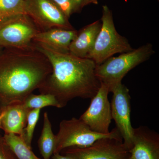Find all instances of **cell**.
<instances>
[{"mask_svg":"<svg viewBox=\"0 0 159 159\" xmlns=\"http://www.w3.org/2000/svg\"><path fill=\"white\" fill-rule=\"evenodd\" d=\"M101 24V21L97 20L78 31L77 36L70 45L69 53L80 58H86L93 47Z\"/></svg>","mask_w":159,"mask_h":159,"instance_id":"obj_13","label":"cell"},{"mask_svg":"<svg viewBox=\"0 0 159 159\" xmlns=\"http://www.w3.org/2000/svg\"><path fill=\"white\" fill-rule=\"evenodd\" d=\"M129 159H159V134L145 126L134 128Z\"/></svg>","mask_w":159,"mask_h":159,"instance_id":"obj_11","label":"cell"},{"mask_svg":"<svg viewBox=\"0 0 159 159\" xmlns=\"http://www.w3.org/2000/svg\"><path fill=\"white\" fill-rule=\"evenodd\" d=\"M70 3L71 14L79 12L82 9L81 5L83 0H70Z\"/></svg>","mask_w":159,"mask_h":159,"instance_id":"obj_22","label":"cell"},{"mask_svg":"<svg viewBox=\"0 0 159 159\" xmlns=\"http://www.w3.org/2000/svg\"><path fill=\"white\" fill-rule=\"evenodd\" d=\"M33 43L52 67V73L39 89L41 94L53 95L61 108L74 98L92 99L96 95L101 83L96 76L97 65L93 61L57 53Z\"/></svg>","mask_w":159,"mask_h":159,"instance_id":"obj_2","label":"cell"},{"mask_svg":"<svg viewBox=\"0 0 159 159\" xmlns=\"http://www.w3.org/2000/svg\"><path fill=\"white\" fill-rule=\"evenodd\" d=\"M3 115H4V113L2 111L0 114V125H1V120H2V118Z\"/></svg>","mask_w":159,"mask_h":159,"instance_id":"obj_25","label":"cell"},{"mask_svg":"<svg viewBox=\"0 0 159 159\" xmlns=\"http://www.w3.org/2000/svg\"><path fill=\"white\" fill-rule=\"evenodd\" d=\"M52 71L49 60L34 45L28 49L4 48L0 55V114L9 106L23 103Z\"/></svg>","mask_w":159,"mask_h":159,"instance_id":"obj_1","label":"cell"},{"mask_svg":"<svg viewBox=\"0 0 159 159\" xmlns=\"http://www.w3.org/2000/svg\"><path fill=\"white\" fill-rule=\"evenodd\" d=\"M25 11L40 31L55 28L75 29L68 18L52 0H26Z\"/></svg>","mask_w":159,"mask_h":159,"instance_id":"obj_7","label":"cell"},{"mask_svg":"<svg viewBox=\"0 0 159 159\" xmlns=\"http://www.w3.org/2000/svg\"><path fill=\"white\" fill-rule=\"evenodd\" d=\"M101 27L93 47L86 58L101 64L115 54L133 50L126 38L118 33L114 24L112 11L107 5L102 6Z\"/></svg>","mask_w":159,"mask_h":159,"instance_id":"obj_4","label":"cell"},{"mask_svg":"<svg viewBox=\"0 0 159 159\" xmlns=\"http://www.w3.org/2000/svg\"><path fill=\"white\" fill-rule=\"evenodd\" d=\"M105 138L122 140L116 127L108 134H99L91 130L80 119L73 118L69 120H63L60 123L59 131L56 135L54 154L60 153L64 149L71 147H88L97 140Z\"/></svg>","mask_w":159,"mask_h":159,"instance_id":"obj_5","label":"cell"},{"mask_svg":"<svg viewBox=\"0 0 159 159\" xmlns=\"http://www.w3.org/2000/svg\"><path fill=\"white\" fill-rule=\"evenodd\" d=\"M154 53L153 46L148 43L117 57L112 56L97 66L96 76L101 83L107 85L109 90L122 82L129 71L148 60Z\"/></svg>","mask_w":159,"mask_h":159,"instance_id":"obj_3","label":"cell"},{"mask_svg":"<svg viewBox=\"0 0 159 159\" xmlns=\"http://www.w3.org/2000/svg\"><path fill=\"white\" fill-rule=\"evenodd\" d=\"M74 159H129V151L120 139L105 138L84 148L71 147L60 152Z\"/></svg>","mask_w":159,"mask_h":159,"instance_id":"obj_9","label":"cell"},{"mask_svg":"<svg viewBox=\"0 0 159 159\" xmlns=\"http://www.w3.org/2000/svg\"><path fill=\"white\" fill-rule=\"evenodd\" d=\"M109 92L113 93L111 102L112 118L116 122L123 143L129 151L133 146L134 128L131 122L129 90L121 82L111 87Z\"/></svg>","mask_w":159,"mask_h":159,"instance_id":"obj_8","label":"cell"},{"mask_svg":"<svg viewBox=\"0 0 159 159\" xmlns=\"http://www.w3.org/2000/svg\"><path fill=\"white\" fill-rule=\"evenodd\" d=\"M26 0H0V22L20 14H26Z\"/></svg>","mask_w":159,"mask_h":159,"instance_id":"obj_18","label":"cell"},{"mask_svg":"<svg viewBox=\"0 0 159 159\" xmlns=\"http://www.w3.org/2000/svg\"><path fill=\"white\" fill-rule=\"evenodd\" d=\"M30 110L23 103L9 106L3 111L4 115L0 128L4 131L5 134H13L22 137Z\"/></svg>","mask_w":159,"mask_h":159,"instance_id":"obj_14","label":"cell"},{"mask_svg":"<svg viewBox=\"0 0 159 159\" xmlns=\"http://www.w3.org/2000/svg\"><path fill=\"white\" fill-rule=\"evenodd\" d=\"M98 3V0H83L81 8L82 9L84 6H88L90 4H93L97 5Z\"/></svg>","mask_w":159,"mask_h":159,"instance_id":"obj_24","label":"cell"},{"mask_svg":"<svg viewBox=\"0 0 159 159\" xmlns=\"http://www.w3.org/2000/svg\"><path fill=\"white\" fill-rule=\"evenodd\" d=\"M78 31L55 28L41 31L35 35L33 43L61 54H69L70 46Z\"/></svg>","mask_w":159,"mask_h":159,"instance_id":"obj_12","label":"cell"},{"mask_svg":"<svg viewBox=\"0 0 159 159\" xmlns=\"http://www.w3.org/2000/svg\"><path fill=\"white\" fill-rule=\"evenodd\" d=\"M41 31L27 14H20L0 22V46L3 48L28 49Z\"/></svg>","mask_w":159,"mask_h":159,"instance_id":"obj_6","label":"cell"},{"mask_svg":"<svg viewBox=\"0 0 159 159\" xmlns=\"http://www.w3.org/2000/svg\"><path fill=\"white\" fill-rule=\"evenodd\" d=\"M26 108L29 110L41 109L46 107L53 106L61 108L59 102L53 95L49 94L40 95L30 94L23 102Z\"/></svg>","mask_w":159,"mask_h":159,"instance_id":"obj_17","label":"cell"},{"mask_svg":"<svg viewBox=\"0 0 159 159\" xmlns=\"http://www.w3.org/2000/svg\"><path fill=\"white\" fill-rule=\"evenodd\" d=\"M51 158L52 159H74L70 157L61 154L60 153L54 154Z\"/></svg>","mask_w":159,"mask_h":159,"instance_id":"obj_23","label":"cell"},{"mask_svg":"<svg viewBox=\"0 0 159 159\" xmlns=\"http://www.w3.org/2000/svg\"><path fill=\"white\" fill-rule=\"evenodd\" d=\"M41 109H34L29 111L27 120V126L25 128L22 138L26 145L31 148L34 129L39 118Z\"/></svg>","mask_w":159,"mask_h":159,"instance_id":"obj_19","label":"cell"},{"mask_svg":"<svg viewBox=\"0 0 159 159\" xmlns=\"http://www.w3.org/2000/svg\"><path fill=\"white\" fill-rule=\"evenodd\" d=\"M109 93L107 85L101 83L97 93L91 99L89 108L79 118L95 132L107 134L110 132L112 118L108 98Z\"/></svg>","mask_w":159,"mask_h":159,"instance_id":"obj_10","label":"cell"},{"mask_svg":"<svg viewBox=\"0 0 159 159\" xmlns=\"http://www.w3.org/2000/svg\"><path fill=\"white\" fill-rule=\"evenodd\" d=\"M41 134L38 141L40 152L43 159H50L54 153L56 145V135L53 134L51 122L47 112L44 114Z\"/></svg>","mask_w":159,"mask_h":159,"instance_id":"obj_15","label":"cell"},{"mask_svg":"<svg viewBox=\"0 0 159 159\" xmlns=\"http://www.w3.org/2000/svg\"><path fill=\"white\" fill-rule=\"evenodd\" d=\"M56 3L63 11L66 16L70 18L71 15L70 3V0H52Z\"/></svg>","mask_w":159,"mask_h":159,"instance_id":"obj_21","label":"cell"},{"mask_svg":"<svg viewBox=\"0 0 159 159\" xmlns=\"http://www.w3.org/2000/svg\"><path fill=\"white\" fill-rule=\"evenodd\" d=\"M0 159H18L6 142L4 136L0 134Z\"/></svg>","mask_w":159,"mask_h":159,"instance_id":"obj_20","label":"cell"},{"mask_svg":"<svg viewBox=\"0 0 159 159\" xmlns=\"http://www.w3.org/2000/svg\"><path fill=\"white\" fill-rule=\"evenodd\" d=\"M3 49V48L2 47H1V46H0V55H1V54H2V52Z\"/></svg>","mask_w":159,"mask_h":159,"instance_id":"obj_26","label":"cell"},{"mask_svg":"<svg viewBox=\"0 0 159 159\" xmlns=\"http://www.w3.org/2000/svg\"><path fill=\"white\" fill-rule=\"evenodd\" d=\"M4 138L18 159H41L38 157L21 137L13 134H5Z\"/></svg>","mask_w":159,"mask_h":159,"instance_id":"obj_16","label":"cell"}]
</instances>
